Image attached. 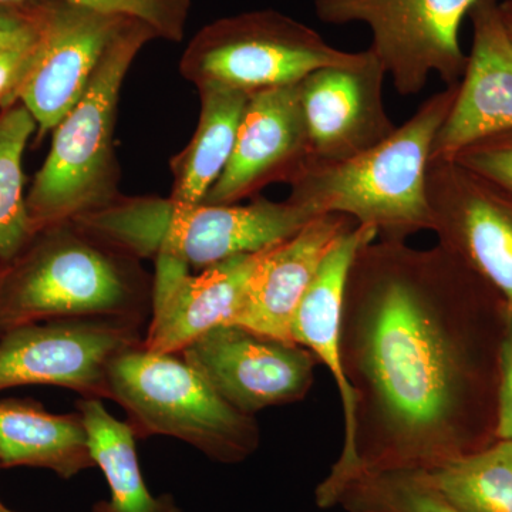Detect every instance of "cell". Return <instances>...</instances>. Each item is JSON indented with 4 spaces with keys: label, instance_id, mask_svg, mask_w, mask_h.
<instances>
[{
    "label": "cell",
    "instance_id": "1",
    "mask_svg": "<svg viewBox=\"0 0 512 512\" xmlns=\"http://www.w3.org/2000/svg\"><path fill=\"white\" fill-rule=\"evenodd\" d=\"M505 312L503 298L439 244L362 245L340 328L352 431L319 485L360 471H434L494 443L505 332L485 338L484 322Z\"/></svg>",
    "mask_w": 512,
    "mask_h": 512
},
{
    "label": "cell",
    "instance_id": "2",
    "mask_svg": "<svg viewBox=\"0 0 512 512\" xmlns=\"http://www.w3.org/2000/svg\"><path fill=\"white\" fill-rule=\"evenodd\" d=\"M151 303L153 276L141 261L73 220L40 229L15 259L0 265V336L53 319L144 322Z\"/></svg>",
    "mask_w": 512,
    "mask_h": 512
},
{
    "label": "cell",
    "instance_id": "3",
    "mask_svg": "<svg viewBox=\"0 0 512 512\" xmlns=\"http://www.w3.org/2000/svg\"><path fill=\"white\" fill-rule=\"evenodd\" d=\"M318 217L289 197L271 201L258 195L247 205L185 207L170 198L120 194L73 221L138 261L171 259L201 271L282 244Z\"/></svg>",
    "mask_w": 512,
    "mask_h": 512
},
{
    "label": "cell",
    "instance_id": "4",
    "mask_svg": "<svg viewBox=\"0 0 512 512\" xmlns=\"http://www.w3.org/2000/svg\"><path fill=\"white\" fill-rule=\"evenodd\" d=\"M457 90L454 84L430 96L392 136L365 153L309 164L289 185V198L319 215H346L375 229L380 239L407 241L417 232L431 231L427 168Z\"/></svg>",
    "mask_w": 512,
    "mask_h": 512
},
{
    "label": "cell",
    "instance_id": "5",
    "mask_svg": "<svg viewBox=\"0 0 512 512\" xmlns=\"http://www.w3.org/2000/svg\"><path fill=\"white\" fill-rule=\"evenodd\" d=\"M156 39L147 23L128 19L82 97L53 130L49 154L26 197L36 232L97 210L121 194L114 143L121 87L138 53Z\"/></svg>",
    "mask_w": 512,
    "mask_h": 512
},
{
    "label": "cell",
    "instance_id": "6",
    "mask_svg": "<svg viewBox=\"0 0 512 512\" xmlns=\"http://www.w3.org/2000/svg\"><path fill=\"white\" fill-rule=\"evenodd\" d=\"M137 437H174L221 464L247 460L261 444L254 416L238 412L180 355L136 348L121 353L109 375Z\"/></svg>",
    "mask_w": 512,
    "mask_h": 512
},
{
    "label": "cell",
    "instance_id": "7",
    "mask_svg": "<svg viewBox=\"0 0 512 512\" xmlns=\"http://www.w3.org/2000/svg\"><path fill=\"white\" fill-rule=\"evenodd\" d=\"M363 52L330 46L315 29L274 9L252 10L208 23L185 47L180 73L197 89L247 93L293 86L323 67L357 66Z\"/></svg>",
    "mask_w": 512,
    "mask_h": 512
},
{
    "label": "cell",
    "instance_id": "8",
    "mask_svg": "<svg viewBox=\"0 0 512 512\" xmlns=\"http://www.w3.org/2000/svg\"><path fill=\"white\" fill-rule=\"evenodd\" d=\"M476 0H315L328 25L365 23L370 49L400 96L423 92L431 74L454 86L463 79L467 56L460 28Z\"/></svg>",
    "mask_w": 512,
    "mask_h": 512
},
{
    "label": "cell",
    "instance_id": "9",
    "mask_svg": "<svg viewBox=\"0 0 512 512\" xmlns=\"http://www.w3.org/2000/svg\"><path fill=\"white\" fill-rule=\"evenodd\" d=\"M141 325L126 318H69L9 330L0 336V392L42 384L109 399L111 365L143 343Z\"/></svg>",
    "mask_w": 512,
    "mask_h": 512
},
{
    "label": "cell",
    "instance_id": "10",
    "mask_svg": "<svg viewBox=\"0 0 512 512\" xmlns=\"http://www.w3.org/2000/svg\"><path fill=\"white\" fill-rule=\"evenodd\" d=\"M22 6L35 23L36 42L15 103L32 114L40 141L73 109L111 40L134 18L66 0Z\"/></svg>",
    "mask_w": 512,
    "mask_h": 512
},
{
    "label": "cell",
    "instance_id": "11",
    "mask_svg": "<svg viewBox=\"0 0 512 512\" xmlns=\"http://www.w3.org/2000/svg\"><path fill=\"white\" fill-rule=\"evenodd\" d=\"M431 232L503 298L512 315V194L450 158L426 178Z\"/></svg>",
    "mask_w": 512,
    "mask_h": 512
},
{
    "label": "cell",
    "instance_id": "12",
    "mask_svg": "<svg viewBox=\"0 0 512 512\" xmlns=\"http://www.w3.org/2000/svg\"><path fill=\"white\" fill-rule=\"evenodd\" d=\"M238 412L301 402L311 392L318 359L298 343L234 323L215 326L178 353Z\"/></svg>",
    "mask_w": 512,
    "mask_h": 512
},
{
    "label": "cell",
    "instance_id": "13",
    "mask_svg": "<svg viewBox=\"0 0 512 512\" xmlns=\"http://www.w3.org/2000/svg\"><path fill=\"white\" fill-rule=\"evenodd\" d=\"M312 163L299 83L249 96L227 167L202 204H239L298 180Z\"/></svg>",
    "mask_w": 512,
    "mask_h": 512
},
{
    "label": "cell",
    "instance_id": "14",
    "mask_svg": "<svg viewBox=\"0 0 512 512\" xmlns=\"http://www.w3.org/2000/svg\"><path fill=\"white\" fill-rule=\"evenodd\" d=\"M386 76L369 47L357 66L323 67L299 83L312 163L349 160L392 136L397 126L384 107Z\"/></svg>",
    "mask_w": 512,
    "mask_h": 512
},
{
    "label": "cell",
    "instance_id": "15",
    "mask_svg": "<svg viewBox=\"0 0 512 512\" xmlns=\"http://www.w3.org/2000/svg\"><path fill=\"white\" fill-rule=\"evenodd\" d=\"M271 248L232 256L201 269L200 274H190L187 265L171 259L154 261L151 319L143 348L178 355L208 330L232 323Z\"/></svg>",
    "mask_w": 512,
    "mask_h": 512
},
{
    "label": "cell",
    "instance_id": "16",
    "mask_svg": "<svg viewBox=\"0 0 512 512\" xmlns=\"http://www.w3.org/2000/svg\"><path fill=\"white\" fill-rule=\"evenodd\" d=\"M501 0H476L468 12L473 47L453 109L434 140L431 160L450 158L478 138L512 128V37Z\"/></svg>",
    "mask_w": 512,
    "mask_h": 512
},
{
    "label": "cell",
    "instance_id": "17",
    "mask_svg": "<svg viewBox=\"0 0 512 512\" xmlns=\"http://www.w3.org/2000/svg\"><path fill=\"white\" fill-rule=\"evenodd\" d=\"M352 218L325 214L266 252L232 323L293 342L292 322L303 296L333 247L356 227Z\"/></svg>",
    "mask_w": 512,
    "mask_h": 512
},
{
    "label": "cell",
    "instance_id": "18",
    "mask_svg": "<svg viewBox=\"0 0 512 512\" xmlns=\"http://www.w3.org/2000/svg\"><path fill=\"white\" fill-rule=\"evenodd\" d=\"M35 467L70 480L96 467L80 413L52 414L33 400H0V468Z\"/></svg>",
    "mask_w": 512,
    "mask_h": 512
},
{
    "label": "cell",
    "instance_id": "19",
    "mask_svg": "<svg viewBox=\"0 0 512 512\" xmlns=\"http://www.w3.org/2000/svg\"><path fill=\"white\" fill-rule=\"evenodd\" d=\"M200 119L190 143L170 160L173 188L170 200L177 205L204 202L212 185L227 167L249 94L218 86L198 89Z\"/></svg>",
    "mask_w": 512,
    "mask_h": 512
},
{
    "label": "cell",
    "instance_id": "20",
    "mask_svg": "<svg viewBox=\"0 0 512 512\" xmlns=\"http://www.w3.org/2000/svg\"><path fill=\"white\" fill-rule=\"evenodd\" d=\"M76 407L94 464L110 488V500L94 504L92 512H183L173 495L154 497L148 490L138 463L137 434L128 421L116 419L97 397H82Z\"/></svg>",
    "mask_w": 512,
    "mask_h": 512
},
{
    "label": "cell",
    "instance_id": "21",
    "mask_svg": "<svg viewBox=\"0 0 512 512\" xmlns=\"http://www.w3.org/2000/svg\"><path fill=\"white\" fill-rule=\"evenodd\" d=\"M316 504L322 510L346 512H464L448 503L423 471H380L352 474L333 485H318Z\"/></svg>",
    "mask_w": 512,
    "mask_h": 512
},
{
    "label": "cell",
    "instance_id": "22",
    "mask_svg": "<svg viewBox=\"0 0 512 512\" xmlns=\"http://www.w3.org/2000/svg\"><path fill=\"white\" fill-rule=\"evenodd\" d=\"M36 131V121L22 103L0 111V265L15 259L36 234L23 171V156Z\"/></svg>",
    "mask_w": 512,
    "mask_h": 512
},
{
    "label": "cell",
    "instance_id": "23",
    "mask_svg": "<svg viewBox=\"0 0 512 512\" xmlns=\"http://www.w3.org/2000/svg\"><path fill=\"white\" fill-rule=\"evenodd\" d=\"M423 473L458 510L512 512L511 440H495L470 456Z\"/></svg>",
    "mask_w": 512,
    "mask_h": 512
},
{
    "label": "cell",
    "instance_id": "24",
    "mask_svg": "<svg viewBox=\"0 0 512 512\" xmlns=\"http://www.w3.org/2000/svg\"><path fill=\"white\" fill-rule=\"evenodd\" d=\"M36 0H0V6H19ZM76 5L117 13L147 23L158 39L178 43L183 40L191 0H66Z\"/></svg>",
    "mask_w": 512,
    "mask_h": 512
},
{
    "label": "cell",
    "instance_id": "25",
    "mask_svg": "<svg viewBox=\"0 0 512 512\" xmlns=\"http://www.w3.org/2000/svg\"><path fill=\"white\" fill-rule=\"evenodd\" d=\"M450 160L512 194V128L478 138Z\"/></svg>",
    "mask_w": 512,
    "mask_h": 512
},
{
    "label": "cell",
    "instance_id": "26",
    "mask_svg": "<svg viewBox=\"0 0 512 512\" xmlns=\"http://www.w3.org/2000/svg\"><path fill=\"white\" fill-rule=\"evenodd\" d=\"M495 439L512 441V315L508 313L500 349V382L497 393Z\"/></svg>",
    "mask_w": 512,
    "mask_h": 512
},
{
    "label": "cell",
    "instance_id": "27",
    "mask_svg": "<svg viewBox=\"0 0 512 512\" xmlns=\"http://www.w3.org/2000/svg\"><path fill=\"white\" fill-rule=\"evenodd\" d=\"M33 46L35 43L26 47H0V109L15 104L16 92L28 70Z\"/></svg>",
    "mask_w": 512,
    "mask_h": 512
},
{
    "label": "cell",
    "instance_id": "28",
    "mask_svg": "<svg viewBox=\"0 0 512 512\" xmlns=\"http://www.w3.org/2000/svg\"><path fill=\"white\" fill-rule=\"evenodd\" d=\"M36 40V28L28 10L19 6H0V47H26Z\"/></svg>",
    "mask_w": 512,
    "mask_h": 512
},
{
    "label": "cell",
    "instance_id": "29",
    "mask_svg": "<svg viewBox=\"0 0 512 512\" xmlns=\"http://www.w3.org/2000/svg\"><path fill=\"white\" fill-rule=\"evenodd\" d=\"M500 10L505 26H507V30L512 37V0H503L500 3Z\"/></svg>",
    "mask_w": 512,
    "mask_h": 512
},
{
    "label": "cell",
    "instance_id": "30",
    "mask_svg": "<svg viewBox=\"0 0 512 512\" xmlns=\"http://www.w3.org/2000/svg\"><path fill=\"white\" fill-rule=\"evenodd\" d=\"M0 512H9V508H6L5 505L0 503Z\"/></svg>",
    "mask_w": 512,
    "mask_h": 512
},
{
    "label": "cell",
    "instance_id": "31",
    "mask_svg": "<svg viewBox=\"0 0 512 512\" xmlns=\"http://www.w3.org/2000/svg\"><path fill=\"white\" fill-rule=\"evenodd\" d=\"M9 512H15V511L9 510Z\"/></svg>",
    "mask_w": 512,
    "mask_h": 512
}]
</instances>
